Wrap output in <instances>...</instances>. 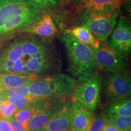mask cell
Listing matches in <instances>:
<instances>
[{"mask_svg": "<svg viewBox=\"0 0 131 131\" xmlns=\"http://www.w3.org/2000/svg\"><path fill=\"white\" fill-rule=\"evenodd\" d=\"M21 54L14 61L0 58V73L42 77L57 72L61 59L51 41L35 36L19 38Z\"/></svg>", "mask_w": 131, "mask_h": 131, "instance_id": "obj_1", "label": "cell"}, {"mask_svg": "<svg viewBox=\"0 0 131 131\" xmlns=\"http://www.w3.org/2000/svg\"><path fill=\"white\" fill-rule=\"evenodd\" d=\"M45 14L32 0H0V40L23 32Z\"/></svg>", "mask_w": 131, "mask_h": 131, "instance_id": "obj_2", "label": "cell"}, {"mask_svg": "<svg viewBox=\"0 0 131 131\" xmlns=\"http://www.w3.org/2000/svg\"><path fill=\"white\" fill-rule=\"evenodd\" d=\"M61 41L68 55L69 71L75 80L83 83L96 74L98 68L92 49L68 33L61 37Z\"/></svg>", "mask_w": 131, "mask_h": 131, "instance_id": "obj_3", "label": "cell"}, {"mask_svg": "<svg viewBox=\"0 0 131 131\" xmlns=\"http://www.w3.org/2000/svg\"><path fill=\"white\" fill-rule=\"evenodd\" d=\"M79 84L73 78L63 73H55L42 77L28 85L33 102L44 100L63 99L71 97Z\"/></svg>", "mask_w": 131, "mask_h": 131, "instance_id": "obj_4", "label": "cell"}, {"mask_svg": "<svg viewBox=\"0 0 131 131\" xmlns=\"http://www.w3.org/2000/svg\"><path fill=\"white\" fill-rule=\"evenodd\" d=\"M118 13L115 10L91 12L85 26L100 41H106L115 26Z\"/></svg>", "mask_w": 131, "mask_h": 131, "instance_id": "obj_5", "label": "cell"}, {"mask_svg": "<svg viewBox=\"0 0 131 131\" xmlns=\"http://www.w3.org/2000/svg\"><path fill=\"white\" fill-rule=\"evenodd\" d=\"M103 91L106 98L112 102L130 96L131 79L126 69L111 73L104 82Z\"/></svg>", "mask_w": 131, "mask_h": 131, "instance_id": "obj_6", "label": "cell"}, {"mask_svg": "<svg viewBox=\"0 0 131 131\" xmlns=\"http://www.w3.org/2000/svg\"><path fill=\"white\" fill-rule=\"evenodd\" d=\"M66 98L44 100L32 104L35 114L29 119L28 131H42L53 115L61 107Z\"/></svg>", "mask_w": 131, "mask_h": 131, "instance_id": "obj_7", "label": "cell"}, {"mask_svg": "<svg viewBox=\"0 0 131 131\" xmlns=\"http://www.w3.org/2000/svg\"><path fill=\"white\" fill-rule=\"evenodd\" d=\"M101 88L100 78L98 74H95L82 84H78L70 98L92 112L97 107L99 102Z\"/></svg>", "mask_w": 131, "mask_h": 131, "instance_id": "obj_8", "label": "cell"}, {"mask_svg": "<svg viewBox=\"0 0 131 131\" xmlns=\"http://www.w3.org/2000/svg\"><path fill=\"white\" fill-rule=\"evenodd\" d=\"M94 60L98 69L106 72L113 73L125 69V58L112 48L107 42L104 41L96 50H94Z\"/></svg>", "mask_w": 131, "mask_h": 131, "instance_id": "obj_9", "label": "cell"}, {"mask_svg": "<svg viewBox=\"0 0 131 131\" xmlns=\"http://www.w3.org/2000/svg\"><path fill=\"white\" fill-rule=\"evenodd\" d=\"M109 45L122 54L124 58L130 55L131 50V27L129 21L123 16L119 18L112 32Z\"/></svg>", "mask_w": 131, "mask_h": 131, "instance_id": "obj_10", "label": "cell"}, {"mask_svg": "<svg viewBox=\"0 0 131 131\" xmlns=\"http://www.w3.org/2000/svg\"><path fill=\"white\" fill-rule=\"evenodd\" d=\"M73 103V100L70 97L66 98L61 107L50 119L44 130L70 131Z\"/></svg>", "mask_w": 131, "mask_h": 131, "instance_id": "obj_11", "label": "cell"}, {"mask_svg": "<svg viewBox=\"0 0 131 131\" xmlns=\"http://www.w3.org/2000/svg\"><path fill=\"white\" fill-rule=\"evenodd\" d=\"M93 118L92 112L86 109L81 103L73 101L70 131H88Z\"/></svg>", "mask_w": 131, "mask_h": 131, "instance_id": "obj_12", "label": "cell"}, {"mask_svg": "<svg viewBox=\"0 0 131 131\" xmlns=\"http://www.w3.org/2000/svg\"><path fill=\"white\" fill-rule=\"evenodd\" d=\"M23 32L33 34L37 37L46 38L55 35L57 32V28L51 15L45 14L38 21L24 29Z\"/></svg>", "mask_w": 131, "mask_h": 131, "instance_id": "obj_13", "label": "cell"}, {"mask_svg": "<svg viewBox=\"0 0 131 131\" xmlns=\"http://www.w3.org/2000/svg\"><path fill=\"white\" fill-rule=\"evenodd\" d=\"M38 78H40L39 77L34 75L25 76L12 73H0V91L21 86H28Z\"/></svg>", "mask_w": 131, "mask_h": 131, "instance_id": "obj_14", "label": "cell"}, {"mask_svg": "<svg viewBox=\"0 0 131 131\" xmlns=\"http://www.w3.org/2000/svg\"><path fill=\"white\" fill-rule=\"evenodd\" d=\"M66 32L71 35L78 41L88 46L93 50H96L100 46V41L98 40L85 26L74 27L66 30Z\"/></svg>", "mask_w": 131, "mask_h": 131, "instance_id": "obj_15", "label": "cell"}, {"mask_svg": "<svg viewBox=\"0 0 131 131\" xmlns=\"http://www.w3.org/2000/svg\"><path fill=\"white\" fill-rule=\"evenodd\" d=\"M124 0H86L84 7L91 12L115 10L119 9Z\"/></svg>", "mask_w": 131, "mask_h": 131, "instance_id": "obj_16", "label": "cell"}, {"mask_svg": "<svg viewBox=\"0 0 131 131\" xmlns=\"http://www.w3.org/2000/svg\"><path fill=\"white\" fill-rule=\"evenodd\" d=\"M107 114L118 116L131 117L130 97L111 103L108 107Z\"/></svg>", "mask_w": 131, "mask_h": 131, "instance_id": "obj_17", "label": "cell"}, {"mask_svg": "<svg viewBox=\"0 0 131 131\" xmlns=\"http://www.w3.org/2000/svg\"><path fill=\"white\" fill-rule=\"evenodd\" d=\"M35 110L32 104L29 107L19 109L14 115V117L15 120L26 130L28 131V123L29 119L35 114Z\"/></svg>", "mask_w": 131, "mask_h": 131, "instance_id": "obj_18", "label": "cell"}, {"mask_svg": "<svg viewBox=\"0 0 131 131\" xmlns=\"http://www.w3.org/2000/svg\"><path fill=\"white\" fill-rule=\"evenodd\" d=\"M109 120L120 131L131 130V117L107 114Z\"/></svg>", "mask_w": 131, "mask_h": 131, "instance_id": "obj_19", "label": "cell"}, {"mask_svg": "<svg viewBox=\"0 0 131 131\" xmlns=\"http://www.w3.org/2000/svg\"><path fill=\"white\" fill-rule=\"evenodd\" d=\"M15 94L20 95L21 96L29 98L33 103H34L30 97V94H29L28 86H21L17 87V88H9V89L0 91V97L1 100L5 99L7 96Z\"/></svg>", "mask_w": 131, "mask_h": 131, "instance_id": "obj_20", "label": "cell"}, {"mask_svg": "<svg viewBox=\"0 0 131 131\" xmlns=\"http://www.w3.org/2000/svg\"><path fill=\"white\" fill-rule=\"evenodd\" d=\"M18 109L7 100L2 99L0 101V118H9L12 117Z\"/></svg>", "mask_w": 131, "mask_h": 131, "instance_id": "obj_21", "label": "cell"}, {"mask_svg": "<svg viewBox=\"0 0 131 131\" xmlns=\"http://www.w3.org/2000/svg\"><path fill=\"white\" fill-rule=\"evenodd\" d=\"M5 99L7 100L9 102L14 104L18 110L29 107L32 104H34L29 98L21 96L20 95H12L7 96Z\"/></svg>", "mask_w": 131, "mask_h": 131, "instance_id": "obj_22", "label": "cell"}, {"mask_svg": "<svg viewBox=\"0 0 131 131\" xmlns=\"http://www.w3.org/2000/svg\"><path fill=\"white\" fill-rule=\"evenodd\" d=\"M108 122L109 118L106 115L102 114L94 117L88 131H103Z\"/></svg>", "mask_w": 131, "mask_h": 131, "instance_id": "obj_23", "label": "cell"}, {"mask_svg": "<svg viewBox=\"0 0 131 131\" xmlns=\"http://www.w3.org/2000/svg\"><path fill=\"white\" fill-rule=\"evenodd\" d=\"M38 7L45 13L56 7L58 4L57 0H32Z\"/></svg>", "mask_w": 131, "mask_h": 131, "instance_id": "obj_24", "label": "cell"}, {"mask_svg": "<svg viewBox=\"0 0 131 131\" xmlns=\"http://www.w3.org/2000/svg\"><path fill=\"white\" fill-rule=\"evenodd\" d=\"M7 119L9 121L10 124L13 131H27L23 127L21 124H19L18 123L16 122L14 116Z\"/></svg>", "mask_w": 131, "mask_h": 131, "instance_id": "obj_25", "label": "cell"}, {"mask_svg": "<svg viewBox=\"0 0 131 131\" xmlns=\"http://www.w3.org/2000/svg\"><path fill=\"white\" fill-rule=\"evenodd\" d=\"M0 131H13L7 119L0 118Z\"/></svg>", "mask_w": 131, "mask_h": 131, "instance_id": "obj_26", "label": "cell"}, {"mask_svg": "<svg viewBox=\"0 0 131 131\" xmlns=\"http://www.w3.org/2000/svg\"><path fill=\"white\" fill-rule=\"evenodd\" d=\"M103 131H120L117 128L114 124H112L110 121L107 123L106 124L105 127L103 129Z\"/></svg>", "mask_w": 131, "mask_h": 131, "instance_id": "obj_27", "label": "cell"}, {"mask_svg": "<svg viewBox=\"0 0 131 131\" xmlns=\"http://www.w3.org/2000/svg\"><path fill=\"white\" fill-rule=\"evenodd\" d=\"M1 47H2V40H0V50H1Z\"/></svg>", "mask_w": 131, "mask_h": 131, "instance_id": "obj_28", "label": "cell"}, {"mask_svg": "<svg viewBox=\"0 0 131 131\" xmlns=\"http://www.w3.org/2000/svg\"><path fill=\"white\" fill-rule=\"evenodd\" d=\"M75 1H78V2H81L83 3V2L86 1V0H75Z\"/></svg>", "mask_w": 131, "mask_h": 131, "instance_id": "obj_29", "label": "cell"}, {"mask_svg": "<svg viewBox=\"0 0 131 131\" xmlns=\"http://www.w3.org/2000/svg\"><path fill=\"white\" fill-rule=\"evenodd\" d=\"M57 1H59V2L61 3V2H63V1H64V0H57Z\"/></svg>", "mask_w": 131, "mask_h": 131, "instance_id": "obj_30", "label": "cell"}, {"mask_svg": "<svg viewBox=\"0 0 131 131\" xmlns=\"http://www.w3.org/2000/svg\"><path fill=\"white\" fill-rule=\"evenodd\" d=\"M1 97H0V101H1Z\"/></svg>", "mask_w": 131, "mask_h": 131, "instance_id": "obj_31", "label": "cell"}, {"mask_svg": "<svg viewBox=\"0 0 131 131\" xmlns=\"http://www.w3.org/2000/svg\"><path fill=\"white\" fill-rule=\"evenodd\" d=\"M42 131H46V130H42Z\"/></svg>", "mask_w": 131, "mask_h": 131, "instance_id": "obj_32", "label": "cell"}]
</instances>
